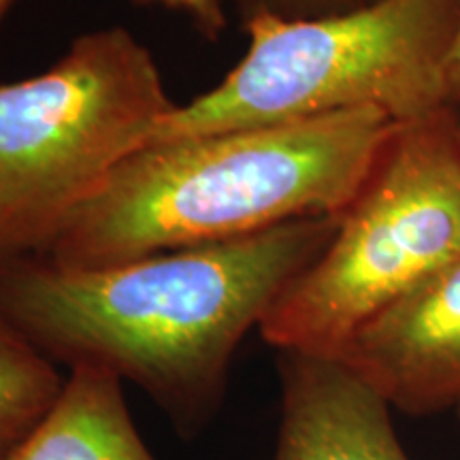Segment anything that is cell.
Here are the masks:
<instances>
[{"label": "cell", "instance_id": "6da1fadb", "mask_svg": "<svg viewBox=\"0 0 460 460\" xmlns=\"http://www.w3.org/2000/svg\"><path fill=\"white\" fill-rule=\"evenodd\" d=\"M337 222L303 217L90 269L0 256V314L58 367L137 384L192 437L220 410L243 337L322 254Z\"/></svg>", "mask_w": 460, "mask_h": 460}, {"label": "cell", "instance_id": "7a4b0ae2", "mask_svg": "<svg viewBox=\"0 0 460 460\" xmlns=\"http://www.w3.org/2000/svg\"><path fill=\"white\" fill-rule=\"evenodd\" d=\"M401 122L379 109L190 137L126 160L41 254L107 267L339 216Z\"/></svg>", "mask_w": 460, "mask_h": 460}, {"label": "cell", "instance_id": "3957f363", "mask_svg": "<svg viewBox=\"0 0 460 460\" xmlns=\"http://www.w3.org/2000/svg\"><path fill=\"white\" fill-rule=\"evenodd\" d=\"M460 0H376L314 20L258 17L216 88L177 105L149 146L214 132L379 109L411 122L447 105ZM147 146V147H149Z\"/></svg>", "mask_w": 460, "mask_h": 460}, {"label": "cell", "instance_id": "277c9868", "mask_svg": "<svg viewBox=\"0 0 460 460\" xmlns=\"http://www.w3.org/2000/svg\"><path fill=\"white\" fill-rule=\"evenodd\" d=\"M175 107L152 51L122 26L0 85V256L41 254Z\"/></svg>", "mask_w": 460, "mask_h": 460}, {"label": "cell", "instance_id": "5b68a950", "mask_svg": "<svg viewBox=\"0 0 460 460\" xmlns=\"http://www.w3.org/2000/svg\"><path fill=\"white\" fill-rule=\"evenodd\" d=\"M460 254V132L452 107L396 126L322 254L264 315L278 352L339 356L388 305Z\"/></svg>", "mask_w": 460, "mask_h": 460}, {"label": "cell", "instance_id": "8992f818", "mask_svg": "<svg viewBox=\"0 0 460 460\" xmlns=\"http://www.w3.org/2000/svg\"><path fill=\"white\" fill-rule=\"evenodd\" d=\"M337 358L393 410L430 416L460 399V254L360 326Z\"/></svg>", "mask_w": 460, "mask_h": 460}, {"label": "cell", "instance_id": "52a82bcc", "mask_svg": "<svg viewBox=\"0 0 460 460\" xmlns=\"http://www.w3.org/2000/svg\"><path fill=\"white\" fill-rule=\"evenodd\" d=\"M281 420L273 460H411L393 407L337 356L279 352Z\"/></svg>", "mask_w": 460, "mask_h": 460}, {"label": "cell", "instance_id": "ba28073f", "mask_svg": "<svg viewBox=\"0 0 460 460\" xmlns=\"http://www.w3.org/2000/svg\"><path fill=\"white\" fill-rule=\"evenodd\" d=\"M122 379L77 367L11 460H156L124 399Z\"/></svg>", "mask_w": 460, "mask_h": 460}, {"label": "cell", "instance_id": "9c48e42d", "mask_svg": "<svg viewBox=\"0 0 460 460\" xmlns=\"http://www.w3.org/2000/svg\"><path fill=\"white\" fill-rule=\"evenodd\" d=\"M65 379L66 373L0 314V460L13 458L48 416Z\"/></svg>", "mask_w": 460, "mask_h": 460}, {"label": "cell", "instance_id": "30bf717a", "mask_svg": "<svg viewBox=\"0 0 460 460\" xmlns=\"http://www.w3.org/2000/svg\"><path fill=\"white\" fill-rule=\"evenodd\" d=\"M233 3L245 26L258 17L290 22L349 13V11L367 7L376 0H233Z\"/></svg>", "mask_w": 460, "mask_h": 460}, {"label": "cell", "instance_id": "8fae6325", "mask_svg": "<svg viewBox=\"0 0 460 460\" xmlns=\"http://www.w3.org/2000/svg\"><path fill=\"white\" fill-rule=\"evenodd\" d=\"M141 3H158L186 13L194 28L209 41H217L226 31L228 20L222 0H141Z\"/></svg>", "mask_w": 460, "mask_h": 460}, {"label": "cell", "instance_id": "7c38bea8", "mask_svg": "<svg viewBox=\"0 0 460 460\" xmlns=\"http://www.w3.org/2000/svg\"><path fill=\"white\" fill-rule=\"evenodd\" d=\"M447 105H460V28L456 34V43H454L450 62H447Z\"/></svg>", "mask_w": 460, "mask_h": 460}, {"label": "cell", "instance_id": "4fadbf2b", "mask_svg": "<svg viewBox=\"0 0 460 460\" xmlns=\"http://www.w3.org/2000/svg\"><path fill=\"white\" fill-rule=\"evenodd\" d=\"M11 4H13V0H0V26H3V20H4V15L9 13Z\"/></svg>", "mask_w": 460, "mask_h": 460}, {"label": "cell", "instance_id": "5bb4252c", "mask_svg": "<svg viewBox=\"0 0 460 460\" xmlns=\"http://www.w3.org/2000/svg\"><path fill=\"white\" fill-rule=\"evenodd\" d=\"M452 113H454V122H456V128L460 132V105L452 107Z\"/></svg>", "mask_w": 460, "mask_h": 460}, {"label": "cell", "instance_id": "9a60e30c", "mask_svg": "<svg viewBox=\"0 0 460 460\" xmlns=\"http://www.w3.org/2000/svg\"><path fill=\"white\" fill-rule=\"evenodd\" d=\"M454 411H456V418H458V422H460V399H458L456 405H454Z\"/></svg>", "mask_w": 460, "mask_h": 460}]
</instances>
